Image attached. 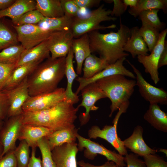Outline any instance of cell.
<instances>
[{"mask_svg":"<svg viewBox=\"0 0 167 167\" xmlns=\"http://www.w3.org/2000/svg\"><path fill=\"white\" fill-rule=\"evenodd\" d=\"M126 60V58H123L118 60L114 63L109 64L104 69L91 78L86 79L82 77H77L76 80L79 84L75 93L77 95L88 84L95 82L101 79L114 75H122L132 79H135V75L124 66L123 62Z\"/></svg>","mask_w":167,"mask_h":167,"instance_id":"14","label":"cell"},{"mask_svg":"<svg viewBox=\"0 0 167 167\" xmlns=\"http://www.w3.org/2000/svg\"><path fill=\"white\" fill-rule=\"evenodd\" d=\"M88 34L91 53H97L109 64L129 55L124 51L123 48L130 36V28L123 24L121 19L117 32L102 33L94 30Z\"/></svg>","mask_w":167,"mask_h":167,"instance_id":"2","label":"cell"},{"mask_svg":"<svg viewBox=\"0 0 167 167\" xmlns=\"http://www.w3.org/2000/svg\"><path fill=\"white\" fill-rule=\"evenodd\" d=\"M76 138L78 142L79 150L85 148L84 156L86 158L92 160L97 154H99L105 156L108 161H112L122 167L126 166L124 157L115 151L109 150L103 145L85 138L78 133Z\"/></svg>","mask_w":167,"mask_h":167,"instance_id":"8","label":"cell"},{"mask_svg":"<svg viewBox=\"0 0 167 167\" xmlns=\"http://www.w3.org/2000/svg\"><path fill=\"white\" fill-rule=\"evenodd\" d=\"M35 10H36V1L16 0L8 8L0 11V19L7 17L10 18L12 21L27 12Z\"/></svg>","mask_w":167,"mask_h":167,"instance_id":"26","label":"cell"},{"mask_svg":"<svg viewBox=\"0 0 167 167\" xmlns=\"http://www.w3.org/2000/svg\"><path fill=\"white\" fill-rule=\"evenodd\" d=\"M73 19L64 15L58 18H44L36 25L42 30L50 33L71 30Z\"/></svg>","mask_w":167,"mask_h":167,"instance_id":"25","label":"cell"},{"mask_svg":"<svg viewBox=\"0 0 167 167\" xmlns=\"http://www.w3.org/2000/svg\"><path fill=\"white\" fill-rule=\"evenodd\" d=\"M151 9L162 10L165 14H166L167 0H138L136 6L130 8L128 12L131 15L136 17L142 11Z\"/></svg>","mask_w":167,"mask_h":167,"instance_id":"31","label":"cell"},{"mask_svg":"<svg viewBox=\"0 0 167 167\" xmlns=\"http://www.w3.org/2000/svg\"><path fill=\"white\" fill-rule=\"evenodd\" d=\"M124 157L127 167H146L144 161L138 158V156L132 153H127Z\"/></svg>","mask_w":167,"mask_h":167,"instance_id":"42","label":"cell"},{"mask_svg":"<svg viewBox=\"0 0 167 167\" xmlns=\"http://www.w3.org/2000/svg\"><path fill=\"white\" fill-rule=\"evenodd\" d=\"M14 150H11L0 157V167H17Z\"/></svg>","mask_w":167,"mask_h":167,"instance_id":"43","label":"cell"},{"mask_svg":"<svg viewBox=\"0 0 167 167\" xmlns=\"http://www.w3.org/2000/svg\"><path fill=\"white\" fill-rule=\"evenodd\" d=\"M42 157V167H56L52 156L51 150L45 137L42 138L37 142Z\"/></svg>","mask_w":167,"mask_h":167,"instance_id":"37","label":"cell"},{"mask_svg":"<svg viewBox=\"0 0 167 167\" xmlns=\"http://www.w3.org/2000/svg\"><path fill=\"white\" fill-rule=\"evenodd\" d=\"M139 32L151 52L156 45L159 37L160 31L146 24H142L139 28Z\"/></svg>","mask_w":167,"mask_h":167,"instance_id":"32","label":"cell"},{"mask_svg":"<svg viewBox=\"0 0 167 167\" xmlns=\"http://www.w3.org/2000/svg\"><path fill=\"white\" fill-rule=\"evenodd\" d=\"M143 129L141 126H136L132 135L122 141L124 146L135 154L141 156L156 154L157 151L149 147L144 141L143 137Z\"/></svg>","mask_w":167,"mask_h":167,"instance_id":"18","label":"cell"},{"mask_svg":"<svg viewBox=\"0 0 167 167\" xmlns=\"http://www.w3.org/2000/svg\"><path fill=\"white\" fill-rule=\"evenodd\" d=\"M4 124V123L3 120H0V133Z\"/></svg>","mask_w":167,"mask_h":167,"instance_id":"53","label":"cell"},{"mask_svg":"<svg viewBox=\"0 0 167 167\" xmlns=\"http://www.w3.org/2000/svg\"><path fill=\"white\" fill-rule=\"evenodd\" d=\"M110 2L113 4L110 15L113 17H120L126 11L127 7L124 4L122 0H113Z\"/></svg>","mask_w":167,"mask_h":167,"instance_id":"45","label":"cell"},{"mask_svg":"<svg viewBox=\"0 0 167 167\" xmlns=\"http://www.w3.org/2000/svg\"><path fill=\"white\" fill-rule=\"evenodd\" d=\"M146 167H167V162L159 155L149 154L143 156Z\"/></svg>","mask_w":167,"mask_h":167,"instance_id":"39","label":"cell"},{"mask_svg":"<svg viewBox=\"0 0 167 167\" xmlns=\"http://www.w3.org/2000/svg\"><path fill=\"white\" fill-rule=\"evenodd\" d=\"M30 147L26 141L23 140L14 150L17 167H27L30 158Z\"/></svg>","mask_w":167,"mask_h":167,"instance_id":"36","label":"cell"},{"mask_svg":"<svg viewBox=\"0 0 167 167\" xmlns=\"http://www.w3.org/2000/svg\"><path fill=\"white\" fill-rule=\"evenodd\" d=\"M158 151L164 153L166 156H167V150L166 149L161 148Z\"/></svg>","mask_w":167,"mask_h":167,"instance_id":"52","label":"cell"},{"mask_svg":"<svg viewBox=\"0 0 167 167\" xmlns=\"http://www.w3.org/2000/svg\"><path fill=\"white\" fill-rule=\"evenodd\" d=\"M17 36L0 19V51L17 45Z\"/></svg>","mask_w":167,"mask_h":167,"instance_id":"35","label":"cell"},{"mask_svg":"<svg viewBox=\"0 0 167 167\" xmlns=\"http://www.w3.org/2000/svg\"><path fill=\"white\" fill-rule=\"evenodd\" d=\"M139 27L130 28V36L123 48V50L128 52L135 58L139 55H148V49L146 44L139 32Z\"/></svg>","mask_w":167,"mask_h":167,"instance_id":"22","label":"cell"},{"mask_svg":"<svg viewBox=\"0 0 167 167\" xmlns=\"http://www.w3.org/2000/svg\"><path fill=\"white\" fill-rule=\"evenodd\" d=\"M82 101L78 107L83 106L85 111L79 116L81 126L86 124L90 118V112L97 110L99 107L95 105L99 100L106 97L103 91L98 86L96 82L90 83L85 86L81 91Z\"/></svg>","mask_w":167,"mask_h":167,"instance_id":"12","label":"cell"},{"mask_svg":"<svg viewBox=\"0 0 167 167\" xmlns=\"http://www.w3.org/2000/svg\"><path fill=\"white\" fill-rule=\"evenodd\" d=\"M2 151H3L2 147L0 142V156L2 152Z\"/></svg>","mask_w":167,"mask_h":167,"instance_id":"54","label":"cell"},{"mask_svg":"<svg viewBox=\"0 0 167 167\" xmlns=\"http://www.w3.org/2000/svg\"><path fill=\"white\" fill-rule=\"evenodd\" d=\"M78 151L75 142L65 143L54 148L51 152L56 167H77L76 155Z\"/></svg>","mask_w":167,"mask_h":167,"instance_id":"17","label":"cell"},{"mask_svg":"<svg viewBox=\"0 0 167 167\" xmlns=\"http://www.w3.org/2000/svg\"><path fill=\"white\" fill-rule=\"evenodd\" d=\"M44 17L38 11L35 10L27 12L18 18L12 21L14 25L17 26L36 25Z\"/></svg>","mask_w":167,"mask_h":167,"instance_id":"38","label":"cell"},{"mask_svg":"<svg viewBox=\"0 0 167 167\" xmlns=\"http://www.w3.org/2000/svg\"><path fill=\"white\" fill-rule=\"evenodd\" d=\"M79 8L88 9L98 6L101 2L100 0H73Z\"/></svg>","mask_w":167,"mask_h":167,"instance_id":"46","label":"cell"},{"mask_svg":"<svg viewBox=\"0 0 167 167\" xmlns=\"http://www.w3.org/2000/svg\"><path fill=\"white\" fill-rule=\"evenodd\" d=\"M15 0H0V11L4 10L11 6Z\"/></svg>","mask_w":167,"mask_h":167,"instance_id":"50","label":"cell"},{"mask_svg":"<svg viewBox=\"0 0 167 167\" xmlns=\"http://www.w3.org/2000/svg\"><path fill=\"white\" fill-rule=\"evenodd\" d=\"M83 78L89 79L104 69L109 64L104 59L91 54L85 60Z\"/></svg>","mask_w":167,"mask_h":167,"instance_id":"30","label":"cell"},{"mask_svg":"<svg viewBox=\"0 0 167 167\" xmlns=\"http://www.w3.org/2000/svg\"><path fill=\"white\" fill-rule=\"evenodd\" d=\"M28 77L15 88L2 91L8 97L9 105L7 116L9 118L21 115L23 112V105L30 97L28 88Z\"/></svg>","mask_w":167,"mask_h":167,"instance_id":"16","label":"cell"},{"mask_svg":"<svg viewBox=\"0 0 167 167\" xmlns=\"http://www.w3.org/2000/svg\"><path fill=\"white\" fill-rule=\"evenodd\" d=\"M47 39L37 45L28 49H25L16 64V67L34 62H42L49 57Z\"/></svg>","mask_w":167,"mask_h":167,"instance_id":"20","label":"cell"},{"mask_svg":"<svg viewBox=\"0 0 167 167\" xmlns=\"http://www.w3.org/2000/svg\"><path fill=\"white\" fill-rule=\"evenodd\" d=\"M17 32L18 41L25 49L31 48L47 40L52 33L44 31L36 25H12Z\"/></svg>","mask_w":167,"mask_h":167,"instance_id":"13","label":"cell"},{"mask_svg":"<svg viewBox=\"0 0 167 167\" xmlns=\"http://www.w3.org/2000/svg\"><path fill=\"white\" fill-rule=\"evenodd\" d=\"M96 82L111 102L109 117L122 104L129 101L136 86L135 80L119 75L103 78Z\"/></svg>","mask_w":167,"mask_h":167,"instance_id":"4","label":"cell"},{"mask_svg":"<svg viewBox=\"0 0 167 167\" xmlns=\"http://www.w3.org/2000/svg\"><path fill=\"white\" fill-rule=\"evenodd\" d=\"M126 61L136 75V85L141 96L150 104L166 105L167 92L162 88H157L150 84L144 79L140 71L129 60Z\"/></svg>","mask_w":167,"mask_h":167,"instance_id":"10","label":"cell"},{"mask_svg":"<svg viewBox=\"0 0 167 167\" xmlns=\"http://www.w3.org/2000/svg\"><path fill=\"white\" fill-rule=\"evenodd\" d=\"M167 65V41L165 40L164 47L160 56L158 63V69Z\"/></svg>","mask_w":167,"mask_h":167,"instance_id":"49","label":"cell"},{"mask_svg":"<svg viewBox=\"0 0 167 167\" xmlns=\"http://www.w3.org/2000/svg\"><path fill=\"white\" fill-rule=\"evenodd\" d=\"M71 48L77 63L76 73L80 75L84 62L91 53L88 34L74 39Z\"/></svg>","mask_w":167,"mask_h":167,"instance_id":"21","label":"cell"},{"mask_svg":"<svg viewBox=\"0 0 167 167\" xmlns=\"http://www.w3.org/2000/svg\"><path fill=\"white\" fill-rule=\"evenodd\" d=\"M41 62H30L15 67L11 72L2 91L10 90L17 86Z\"/></svg>","mask_w":167,"mask_h":167,"instance_id":"23","label":"cell"},{"mask_svg":"<svg viewBox=\"0 0 167 167\" xmlns=\"http://www.w3.org/2000/svg\"><path fill=\"white\" fill-rule=\"evenodd\" d=\"M167 34L165 28L160 33L158 41L150 54L139 55L137 56L138 61L144 68L145 72L149 73L154 83L156 84L160 80L158 71V63L161 54L163 51Z\"/></svg>","mask_w":167,"mask_h":167,"instance_id":"9","label":"cell"},{"mask_svg":"<svg viewBox=\"0 0 167 167\" xmlns=\"http://www.w3.org/2000/svg\"><path fill=\"white\" fill-rule=\"evenodd\" d=\"M53 132L46 127L31 124H23L21 128L18 139L24 140L30 147L36 148L38 141Z\"/></svg>","mask_w":167,"mask_h":167,"instance_id":"19","label":"cell"},{"mask_svg":"<svg viewBox=\"0 0 167 167\" xmlns=\"http://www.w3.org/2000/svg\"><path fill=\"white\" fill-rule=\"evenodd\" d=\"M25 49L21 45H15L0 51V62L7 64H16Z\"/></svg>","mask_w":167,"mask_h":167,"instance_id":"33","label":"cell"},{"mask_svg":"<svg viewBox=\"0 0 167 167\" xmlns=\"http://www.w3.org/2000/svg\"><path fill=\"white\" fill-rule=\"evenodd\" d=\"M74 54L72 48L69 50L66 57V65L65 75L66 76L67 84L65 90L67 100L74 104L79 101V96L74 93L72 90V86L74 80L78 76L74 67L73 59Z\"/></svg>","mask_w":167,"mask_h":167,"instance_id":"27","label":"cell"},{"mask_svg":"<svg viewBox=\"0 0 167 167\" xmlns=\"http://www.w3.org/2000/svg\"><path fill=\"white\" fill-rule=\"evenodd\" d=\"M65 90V88H58L50 93L30 96L23 105V112H33L45 110L67 100Z\"/></svg>","mask_w":167,"mask_h":167,"instance_id":"7","label":"cell"},{"mask_svg":"<svg viewBox=\"0 0 167 167\" xmlns=\"http://www.w3.org/2000/svg\"><path fill=\"white\" fill-rule=\"evenodd\" d=\"M143 118L158 130L164 132H167V114L161 110L158 104H150Z\"/></svg>","mask_w":167,"mask_h":167,"instance_id":"24","label":"cell"},{"mask_svg":"<svg viewBox=\"0 0 167 167\" xmlns=\"http://www.w3.org/2000/svg\"><path fill=\"white\" fill-rule=\"evenodd\" d=\"M138 0H123V2L127 7L130 6V8L135 7L137 5Z\"/></svg>","mask_w":167,"mask_h":167,"instance_id":"51","label":"cell"},{"mask_svg":"<svg viewBox=\"0 0 167 167\" xmlns=\"http://www.w3.org/2000/svg\"><path fill=\"white\" fill-rule=\"evenodd\" d=\"M60 1L64 15L73 19L75 17L80 8L73 0H61Z\"/></svg>","mask_w":167,"mask_h":167,"instance_id":"41","label":"cell"},{"mask_svg":"<svg viewBox=\"0 0 167 167\" xmlns=\"http://www.w3.org/2000/svg\"><path fill=\"white\" fill-rule=\"evenodd\" d=\"M66 100L46 109L36 112H23V124H31L47 128L53 132L63 129L75 128L79 108Z\"/></svg>","mask_w":167,"mask_h":167,"instance_id":"1","label":"cell"},{"mask_svg":"<svg viewBox=\"0 0 167 167\" xmlns=\"http://www.w3.org/2000/svg\"><path fill=\"white\" fill-rule=\"evenodd\" d=\"M36 148H32L31 156L27 167H42L40 158L36 156Z\"/></svg>","mask_w":167,"mask_h":167,"instance_id":"48","label":"cell"},{"mask_svg":"<svg viewBox=\"0 0 167 167\" xmlns=\"http://www.w3.org/2000/svg\"><path fill=\"white\" fill-rule=\"evenodd\" d=\"M74 37L71 30L53 33L47 39L52 58L66 57L71 48Z\"/></svg>","mask_w":167,"mask_h":167,"instance_id":"15","label":"cell"},{"mask_svg":"<svg viewBox=\"0 0 167 167\" xmlns=\"http://www.w3.org/2000/svg\"><path fill=\"white\" fill-rule=\"evenodd\" d=\"M9 105L6 94L3 91H0V120H3L7 116Z\"/></svg>","mask_w":167,"mask_h":167,"instance_id":"44","label":"cell"},{"mask_svg":"<svg viewBox=\"0 0 167 167\" xmlns=\"http://www.w3.org/2000/svg\"><path fill=\"white\" fill-rule=\"evenodd\" d=\"M77 134L78 129L75 127L58 130L52 132L45 137L52 151L55 147L65 143L75 142Z\"/></svg>","mask_w":167,"mask_h":167,"instance_id":"28","label":"cell"},{"mask_svg":"<svg viewBox=\"0 0 167 167\" xmlns=\"http://www.w3.org/2000/svg\"><path fill=\"white\" fill-rule=\"evenodd\" d=\"M36 10L44 17L58 18L63 16L64 13L60 0H36Z\"/></svg>","mask_w":167,"mask_h":167,"instance_id":"29","label":"cell"},{"mask_svg":"<svg viewBox=\"0 0 167 167\" xmlns=\"http://www.w3.org/2000/svg\"><path fill=\"white\" fill-rule=\"evenodd\" d=\"M23 125L22 114L10 117L4 124L0 133V142L3 148L0 157L15 149L16 142Z\"/></svg>","mask_w":167,"mask_h":167,"instance_id":"11","label":"cell"},{"mask_svg":"<svg viewBox=\"0 0 167 167\" xmlns=\"http://www.w3.org/2000/svg\"><path fill=\"white\" fill-rule=\"evenodd\" d=\"M111 12V10L106 9L103 4L96 9L90 11L83 18L73 19L71 31L74 38H78L93 31L115 28L116 25L114 24L108 26L100 24L102 22L117 19L116 17L110 15Z\"/></svg>","mask_w":167,"mask_h":167,"instance_id":"5","label":"cell"},{"mask_svg":"<svg viewBox=\"0 0 167 167\" xmlns=\"http://www.w3.org/2000/svg\"><path fill=\"white\" fill-rule=\"evenodd\" d=\"M77 164L80 167H122L112 161H107L103 165L99 166L95 165L85 162L83 160L78 161Z\"/></svg>","mask_w":167,"mask_h":167,"instance_id":"47","label":"cell"},{"mask_svg":"<svg viewBox=\"0 0 167 167\" xmlns=\"http://www.w3.org/2000/svg\"><path fill=\"white\" fill-rule=\"evenodd\" d=\"M159 10L151 9L142 11L138 16L142 24L149 25L160 31L163 30L165 24L161 21L158 15Z\"/></svg>","mask_w":167,"mask_h":167,"instance_id":"34","label":"cell"},{"mask_svg":"<svg viewBox=\"0 0 167 167\" xmlns=\"http://www.w3.org/2000/svg\"><path fill=\"white\" fill-rule=\"evenodd\" d=\"M129 106L127 103L122 104L119 109L113 121V125H105L102 129L97 126L91 127L88 130V135L90 138L96 139L97 138L103 139L110 143L120 155H125L127 153L122 141L118 136L117 132V126L121 115L126 112Z\"/></svg>","mask_w":167,"mask_h":167,"instance_id":"6","label":"cell"},{"mask_svg":"<svg viewBox=\"0 0 167 167\" xmlns=\"http://www.w3.org/2000/svg\"><path fill=\"white\" fill-rule=\"evenodd\" d=\"M66 57L53 59L49 57L38 65L28 77L30 96L50 93L58 88L65 76Z\"/></svg>","mask_w":167,"mask_h":167,"instance_id":"3","label":"cell"},{"mask_svg":"<svg viewBox=\"0 0 167 167\" xmlns=\"http://www.w3.org/2000/svg\"><path fill=\"white\" fill-rule=\"evenodd\" d=\"M16 64H7L0 62V91L2 90Z\"/></svg>","mask_w":167,"mask_h":167,"instance_id":"40","label":"cell"}]
</instances>
